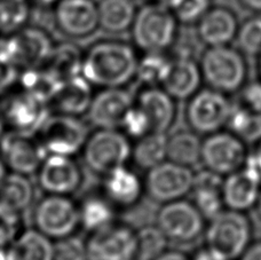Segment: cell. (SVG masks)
Instances as JSON below:
<instances>
[{
  "label": "cell",
  "instance_id": "cell-8",
  "mask_svg": "<svg viewBox=\"0 0 261 260\" xmlns=\"http://www.w3.org/2000/svg\"><path fill=\"white\" fill-rule=\"evenodd\" d=\"M52 37L43 28L27 25L16 34L0 39V58L18 70L44 67L54 48Z\"/></svg>",
  "mask_w": 261,
  "mask_h": 260
},
{
  "label": "cell",
  "instance_id": "cell-40",
  "mask_svg": "<svg viewBox=\"0 0 261 260\" xmlns=\"http://www.w3.org/2000/svg\"><path fill=\"white\" fill-rule=\"evenodd\" d=\"M119 128L133 141L152 131L148 116L135 103L126 111Z\"/></svg>",
  "mask_w": 261,
  "mask_h": 260
},
{
  "label": "cell",
  "instance_id": "cell-18",
  "mask_svg": "<svg viewBox=\"0 0 261 260\" xmlns=\"http://www.w3.org/2000/svg\"><path fill=\"white\" fill-rule=\"evenodd\" d=\"M134 105V94L126 87L100 88L86 114L95 128H119L126 111Z\"/></svg>",
  "mask_w": 261,
  "mask_h": 260
},
{
  "label": "cell",
  "instance_id": "cell-36",
  "mask_svg": "<svg viewBox=\"0 0 261 260\" xmlns=\"http://www.w3.org/2000/svg\"><path fill=\"white\" fill-rule=\"evenodd\" d=\"M239 49L244 55L260 57L261 55V17L246 18L239 27L236 35Z\"/></svg>",
  "mask_w": 261,
  "mask_h": 260
},
{
  "label": "cell",
  "instance_id": "cell-34",
  "mask_svg": "<svg viewBox=\"0 0 261 260\" xmlns=\"http://www.w3.org/2000/svg\"><path fill=\"white\" fill-rule=\"evenodd\" d=\"M173 58L169 52L140 53L135 81L140 86H162L166 80Z\"/></svg>",
  "mask_w": 261,
  "mask_h": 260
},
{
  "label": "cell",
  "instance_id": "cell-9",
  "mask_svg": "<svg viewBox=\"0 0 261 260\" xmlns=\"http://www.w3.org/2000/svg\"><path fill=\"white\" fill-rule=\"evenodd\" d=\"M88 125L83 117L50 113L37 136L47 155L74 157L81 154L90 136Z\"/></svg>",
  "mask_w": 261,
  "mask_h": 260
},
{
  "label": "cell",
  "instance_id": "cell-14",
  "mask_svg": "<svg viewBox=\"0 0 261 260\" xmlns=\"http://www.w3.org/2000/svg\"><path fill=\"white\" fill-rule=\"evenodd\" d=\"M0 156L9 172L31 176L48 155L37 133L6 129L0 139Z\"/></svg>",
  "mask_w": 261,
  "mask_h": 260
},
{
  "label": "cell",
  "instance_id": "cell-26",
  "mask_svg": "<svg viewBox=\"0 0 261 260\" xmlns=\"http://www.w3.org/2000/svg\"><path fill=\"white\" fill-rule=\"evenodd\" d=\"M78 203L82 229L86 233L100 229L117 220L119 211L105 196L101 189L86 193Z\"/></svg>",
  "mask_w": 261,
  "mask_h": 260
},
{
  "label": "cell",
  "instance_id": "cell-24",
  "mask_svg": "<svg viewBox=\"0 0 261 260\" xmlns=\"http://www.w3.org/2000/svg\"><path fill=\"white\" fill-rule=\"evenodd\" d=\"M261 181L246 172L244 169L227 175L223 180L222 198L229 210L245 212L257 204L261 188Z\"/></svg>",
  "mask_w": 261,
  "mask_h": 260
},
{
  "label": "cell",
  "instance_id": "cell-54",
  "mask_svg": "<svg viewBox=\"0 0 261 260\" xmlns=\"http://www.w3.org/2000/svg\"><path fill=\"white\" fill-rule=\"evenodd\" d=\"M259 71H260V76H261V55H260V61H259Z\"/></svg>",
  "mask_w": 261,
  "mask_h": 260
},
{
  "label": "cell",
  "instance_id": "cell-7",
  "mask_svg": "<svg viewBox=\"0 0 261 260\" xmlns=\"http://www.w3.org/2000/svg\"><path fill=\"white\" fill-rule=\"evenodd\" d=\"M252 240V225L243 212L223 210L210 220L205 229L208 248L227 260L239 259Z\"/></svg>",
  "mask_w": 261,
  "mask_h": 260
},
{
  "label": "cell",
  "instance_id": "cell-17",
  "mask_svg": "<svg viewBox=\"0 0 261 260\" xmlns=\"http://www.w3.org/2000/svg\"><path fill=\"white\" fill-rule=\"evenodd\" d=\"M53 20L62 35L84 39L100 28L95 0H58L53 6Z\"/></svg>",
  "mask_w": 261,
  "mask_h": 260
},
{
  "label": "cell",
  "instance_id": "cell-2",
  "mask_svg": "<svg viewBox=\"0 0 261 260\" xmlns=\"http://www.w3.org/2000/svg\"><path fill=\"white\" fill-rule=\"evenodd\" d=\"M180 23L164 3H146L138 8L130 27L132 44L140 53L169 52L179 37Z\"/></svg>",
  "mask_w": 261,
  "mask_h": 260
},
{
  "label": "cell",
  "instance_id": "cell-19",
  "mask_svg": "<svg viewBox=\"0 0 261 260\" xmlns=\"http://www.w3.org/2000/svg\"><path fill=\"white\" fill-rule=\"evenodd\" d=\"M101 192L118 211H129L141 203L144 192L143 179L128 164L102 176Z\"/></svg>",
  "mask_w": 261,
  "mask_h": 260
},
{
  "label": "cell",
  "instance_id": "cell-38",
  "mask_svg": "<svg viewBox=\"0 0 261 260\" xmlns=\"http://www.w3.org/2000/svg\"><path fill=\"white\" fill-rule=\"evenodd\" d=\"M22 213L0 201V248H7L24 230Z\"/></svg>",
  "mask_w": 261,
  "mask_h": 260
},
{
  "label": "cell",
  "instance_id": "cell-25",
  "mask_svg": "<svg viewBox=\"0 0 261 260\" xmlns=\"http://www.w3.org/2000/svg\"><path fill=\"white\" fill-rule=\"evenodd\" d=\"M222 175L211 170H202L195 173L192 190L193 203L206 220L218 216L226 207L222 198Z\"/></svg>",
  "mask_w": 261,
  "mask_h": 260
},
{
  "label": "cell",
  "instance_id": "cell-41",
  "mask_svg": "<svg viewBox=\"0 0 261 260\" xmlns=\"http://www.w3.org/2000/svg\"><path fill=\"white\" fill-rule=\"evenodd\" d=\"M55 260H87L84 240L76 235L55 242Z\"/></svg>",
  "mask_w": 261,
  "mask_h": 260
},
{
  "label": "cell",
  "instance_id": "cell-21",
  "mask_svg": "<svg viewBox=\"0 0 261 260\" xmlns=\"http://www.w3.org/2000/svg\"><path fill=\"white\" fill-rule=\"evenodd\" d=\"M240 23L236 14L225 6H211L196 23V34L207 47L226 46L236 39Z\"/></svg>",
  "mask_w": 261,
  "mask_h": 260
},
{
  "label": "cell",
  "instance_id": "cell-35",
  "mask_svg": "<svg viewBox=\"0 0 261 260\" xmlns=\"http://www.w3.org/2000/svg\"><path fill=\"white\" fill-rule=\"evenodd\" d=\"M31 0H0V39L28 25L31 16Z\"/></svg>",
  "mask_w": 261,
  "mask_h": 260
},
{
  "label": "cell",
  "instance_id": "cell-15",
  "mask_svg": "<svg viewBox=\"0 0 261 260\" xmlns=\"http://www.w3.org/2000/svg\"><path fill=\"white\" fill-rule=\"evenodd\" d=\"M248 152L245 142L231 132H216L202 141V162L205 169L228 175L243 166Z\"/></svg>",
  "mask_w": 261,
  "mask_h": 260
},
{
  "label": "cell",
  "instance_id": "cell-3",
  "mask_svg": "<svg viewBox=\"0 0 261 260\" xmlns=\"http://www.w3.org/2000/svg\"><path fill=\"white\" fill-rule=\"evenodd\" d=\"M34 228L54 242L76 236L82 229L79 203L71 196L45 194L32 206Z\"/></svg>",
  "mask_w": 261,
  "mask_h": 260
},
{
  "label": "cell",
  "instance_id": "cell-50",
  "mask_svg": "<svg viewBox=\"0 0 261 260\" xmlns=\"http://www.w3.org/2000/svg\"><path fill=\"white\" fill-rule=\"evenodd\" d=\"M6 174H7V168L4 163L2 156H0V184H2V181L4 180L5 175H6Z\"/></svg>",
  "mask_w": 261,
  "mask_h": 260
},
{
  "label": "cell",
  "instance_id": "cell-47",
  "mask_svg": "<svg viewBox=\"0 0 261 260\" xmlns=\"http://www.w3.org/2000/svg\"><path fill=\"white\" fill-rule=\"evenodd\" d=\"M240 260H261V241L251 243L240 257Z\"/></svg>",
  "mask_w": 261,
  "mask_h": 260
},
{
  "label": "cell",
  "instance_id": "cell-27",
  "mask_svg": "<svg viewBox=\"0 0 261 260\" xmlns=\"http://www.w3.org/2000/svg\"><path fill=\"white\" fill-rule=\"evenodd\" d=\"M7 254L8 260H55V242L32 227L7 247Z\"/></svg>",
  "mask_w": 261,
  "mask_h": 260
},
{
  "label": "cell",
  "instance_id": "cell-1",
  "mask_svg": "<svg viewBox=\"0 0 261 260\" xmlns=\"http://www.w3.org/2000/svg\"><path fill=\"white\" fill-rule=\"evenodd\" d=\"M140 54L133 44L105 39L84 52L82 75L94 87H125L135 81Z\"/></svg>",
  "mask_w": 261,
  "mask_h": 260
},
{
  "label": "cell",
  "instance_id": "cell-49",
  "mask_svg": "<svg viewBox=\"0 0 261 260\" xmlns=\"http://www.w3.org/2000/svg\"><path fill=\"white\" fill-rule=\"evenodd\" d=\"M31 2L40 7H53L58 0H31Z\"/></svg>",
  "mask_w": 261,
  "mask_h": 260
},
{
  "label": "cell",
  "instance_id": "cell-48",
  "mask_svg": "<svg viewBox=\"0 0 261 260\" xmlns=\"http://www.w3.org/2000/svg\"><path fill=\"white\" fill-rule=\"evenodd\" d=\"M242 7L255 14L261 13V0H239Z\"/></svg>",
  "mask_w": 261,
  "mask_h": 260
},
{
  "label": "cell",
  "instance_id": "cell-39",
  "mask_svg": "<svg viewBox=\"0 0 261 260\" xmlns=\"http://www.w3.org/2000/svg\"><path fill=\"white\" fill-rule=\"evenodd\" d=\"M166 4L184 25H196L211 7V0H169Z\"/></svg>",
  "mask_w": 261,
  "mask_h": 260
},
{
  "label": "cell",
  "instance_id": "cell-45",
  "mask_svg": "<svg viewBox=\"0 0 261 260\" xmlns=\"http://www.w3.org/2000/svg\"><path fill=\"white\" fill-rule=\"evenodd\" d=\"M151 260H192L187 253L179 250H164Z\"/></svg>",
  "mask_w": 261,
  "mask_h": 260
},
{
  "label": "cell",
  "instance_id": "cell-23",
  "mask_svg": "<svg viewBox=\"0 0 261 260\" xmlns=\"http://www.w3.org/2000/svg\"><path fill=\"white\" fill-rule=\"evenodd\" d=\"M202 82L199 63L194 58H173L169 75L162 87L176 101H184L200 90Z\"/></svg>",
  "mask_w": 261,
  "mask_h": 260
},
{
  "label": "cell",
  "instance_id": "cell-11",
  "mask_svg": "<svg viewBox=\"0 0 261 260\" xmlns=\"http://www.w3.org/2000/svg\"><path fill=\"white\" fill-rule=\"evenodd\" d=\"M205 218L193 201L181 198L161 204L155 217V225L169 242L192 244L205 234Z\"/></svg>",
  "mask_w": 261,
  "mask_h": 260
},
{
  "label": "cell",
  "instance_id": "cell-13",
  "mask_svg": "<svg viewBox=\"0 0 261 260\" xmlns=\"http://www.w3.org/2000/svg\"><path fill=\"white\" fill-rule=\"evenodd\" d=\"M195 173L192 168L166 160L144 174V192L151 202L165 204L192 193Z\"/></svg>",
  "mask_w": 261,
  "mask_h": 260
},
{
  "label": "cell",
  "instance_id": "cell-51",
  "mask_svg": "<svg viewBox=\"0 0 261 260\" xmlns=\"http://www.w3.org/2000/svg\"><path fill=\"white\" fill-rule=\"evenodd\" d=\"M255 209H257V213H258V216H259V218L261 219V193H260V196H259L258 202H257V204H255Z\"/></svg>",
  "mask_w": 261,
  "mask_h": 260
},
{
  "label": "cell",
  "instance_id": "cell-44",
  "mask_svg": "<svg viewBox=\"0 0 261 260\" xmlns=\"http://www.w3.org/2000/svg\"><path fill=\"white\" fill-rule=\"evenodd\" d=\"M242 169L248 171V172L250 174H252L254 178H257L258 180L261 181V140L258 143L257 149L246 156Z\"/></svg>",
  "mask_w": 261,
  "mask_h": 260
},
{
  "label": "cell",
  "instance_id": "cell-31",
  "mask_svg": "<svg viewBox=\"0 0 261 260\" xmlns=\"http://www.w3.org/2000/svg\"><path fill=\"white\" fill-rule=\"evenodd\" d=\"M84 52L76 44L62 41L54 45L47 63L45 67L52 71L60 81L82 75Z\"/></svg>",
  "mask_w": 261,
  "mask_h": 260
},
{
  "label": "cell",
  "instance_id": "cell-12",
  "mask_svg": "<svg viewBox=\"0 0 261 260\" xmlns=\"http://www.w3.org/2000/svg\"><path fill=\"white\" fill-rule=\"evenodd\" d=\"M232 103L227 94L211 87L196 92L187 100L185 117L189 128L199 136L221 131L227 125Z\"/></svg>",
  "mask_w": 261,
  "mask_h": 260
},
{
  "label": "cell",
  "instance_id": "cell-46",
  "mask_svg": "<svg viewBox=\"0 0 261 260\" xmlns=\"http://www.w3.org/2000/svg\"><path fill=\"white\" fill-rule=\"evenodd\" d=\"M192 260H227L225 257L221 256L220 253L217 252L216 250L208 248L200 249L199 251L196 252L195 256L192 258Z\"/></svg>",
  "mask_w": 261,
  "mask_h": 260
},
{
  "label": "cell",
  "instance_id": "cell-32",
  "mask_svg": "<svg viewBox=\"0 0 261 260\" xmlns=\"http://www.w3.org/2000/svg\"><path fill=\"white\" fill-rule=\"evenodd\" d=\"M202 141L192 129L173 133L167 139V160L192 168L200 162Z\"/></svg>",
  "mask_w": 261,
  "mask_h": 260
},
{
  "label": "cell",
  "instance_id": "cell-37",
  "mask_svg": "<svg viewBox=\"0 0 261 260\" xmlns=\"http://www.w3.org/2000/svg\"><path fill=\"white\" fill-rule=\"evenodd\" d=\"M140 253L139 260H151L167 249L169 240L156 225L141 226L138 229Z\"/></svg>",
  "mask_w": 261,
  "mask_h": 260
},
{
  "label": "cell",
  "instance_id": "cell-29",
  "mask_svg": "<svg viewBox=\"0 0 261 260\" xmlns=\"http://www.w3.org/2000/svg\"><path fill=\"white\" fill-rule=\"evenodd\" d=\"M169 134L151 131L135 140L132 147L130 163L143 172L151 170L167 160Z\"/></svg>",
  "mask_w": 261,
  "mask_h": 260
},
{
  "label": "cell",
  "instance_id": "cell-30",
  "mask_svg": "<svg viewBox=\"0 0 261 260\" xmlns=\"http://www.w3.org/2000/svg\"><path fill=\"white\" fill-rule=\"evenodd\" d=\"M0 201L21 213L34 206L36 187L30 175L7 172L0 184Z\"/></svg>",
  "mask_w": 261,
  "mask_h": 260
},
{
  "label": "cell",
  "instance_id": "cell-33",
  "mask_svg": "<svg viewBox=\"0 0 261 260\" xmlns=\"http://www.w3.org/2000/svg\"><path fill=\"white\" fill-rule=\"evenodd\" d=\"M61 83L52 71L44 66L21 70L16 84L49 106Z\"/></svg>",
  "mask_w": 261,
  "mask_h": 260
},
{
  "label": "cell",
  "instance_id": "cell-5",
  "mask_svg": "<svg viewBox=\"0 0 261 260\" xmlns=\"http://www.w3.org/2000/svg\"><path fill=\"white\" fill-rule=\"evenodd\" d=\"M203 82L225 94L242 90L248 78V63L240 49L229 45L207 47L199 61Z\"/></svg>",
  "mask_w": 261,
  "mask_h": 260
},
{
  "label": "cell",
  "instance_id": "cell-16",
  "mask_svg": "<svg viewBox=\"0 0 261 260\" xmlns=\"http://www.w3.org/2000/svg\"><path fill=\"white\" fill-rule=\"evenodd\" d=\"M37 184L44 194L71 196L85 181L81 164L74 157L48 155L36 173Z\"/></svg>",
  "mask_w": 261,
  "mask_h": 260
},
{
  "label": "cell",
  "instance_id": "cell-10",
  "mask_svg": "<svg viewBox=\"0 0 261 260\" xmlns=\"http://www.w3.org/2000/svg\"><path fill=\"white\" fill-rule=\"evenodd\" d=\"M50 113L46 102L17 84L0 95V118L6 129L37 133Z\"/></svg>",
  "mask_w": 261,
  "mask_h": 260
},
{
  "label": "cell",
  "instance_id": "cell-20",
  "mask_svg": "<svg viewBox=\"0 0 261 260\" xmlns=\"http://www.w3.org/2000/svg\"><path fill=\"white\" fill-rule=\"evenodd\" d=\"M134 103L148 116L151 129L169 133L178 119V103L162 86H140Z\"/></svg>",
  "mask_w": 261,
  "mask_h": 260
},
{
  "label": "cell",
  "instance_id": "cell-53",
  "mask_svg": "<svg viewBox=\"0 0 261 260\" xmlns=\"http://www.w3.org/2000/svg\"><path fill=\"white\" fill-rule=\"evenodd\" d=\"M143 2H146V3H164V4H166L167 2H169V0H143Z\"/></svg>",
  "mask_w": 261,
  "mask_h": 260
},
{
  "label": "cell",
  "instance_id": "cell-28",
  "mask_svg": "<svg viewBox=\"0 0 261 260\" xmlns=\"http://www.w3.org/2000/svg\"><path fill=\"white\" fill-rule=\"evenodd\" d=\"M138 8L135 0H97L100 29L113 35L129 31Z\"/></svg>",
  "mask_w": 261,
  "mask_h": 260
},
{
  "label": "cell",
  "instance_id": "cell-6",
  "mask_svg": "<svg viewBox=\"0 0 261 260\" xmlns=\"http://www.w3.org/2000/svg\"><path fill=\"white\" fill-rule=\"evenodd\" d=\"M84 245L87 260H139L138 229L118 219L86 233Z\"/></svg>",
  "mask_w": 261,
  "mask_h": 260
},
{
  "label": "cell",
  "instance_id": "cell-43",
  "mask_svg": "<svg viewBox=\"0 0 261 260\" xmlns=\"http://www.w3.org/2000/svg\"><path fill=\"white\" fill-rule=\"evenodd\" d=\"M20 70L3 58H0V95L16 85Z\"/></svg>",
  "mask_w": 261,
  "mask_h": 260
},
{
  "label": "cell",
  "instance_id": "cell-42",
  "mask_svg": "<svg viewBox=\"0 0 261 260\" xmlns=\"http://www.w3.org/2000/svg\"><path fill=\"white\" fill-rule=\"evenodd\" d=\"M241 103L254 113H261V82H251L242 87Z\"/></svg>",
  "mask_w": 261,
  "mask_h": 260
},
{
  "label": "cell",
  "instance_id": "cell-4",
  "mask_svg": "<svg viewBox=\"0 0 261 260\" xmlns=\"http://www.w3.org/2000/svg\"><path fill=\"white\" fill-rule=\"evenodd\" d=\"M132 147V140L120 128H95L81 154L86 169L102 178L110 171L129 164Z\"/></svg>",
  "mask_w": 261,
  "mask_h": 260
},
{
  "label": "cell",
  "instance_id": "cell-22",
  "mask_svg": "<svg viewBox=\"0 0 261 260\" xmlns=\"http://www.w3.org/2000/svg\"><path fill=\"white\" fill-rule=\"evenodd\" d=\"M93 88L94 86L83 75L62 82L49 102L50 111L77 117L86 116L95 94Z\"/></svg>",
  "mask_w": 261,
  "mask_h": 260
},
{
  "label": "cell",
  "instance_id": "cell-52",
  "mask_svg": "<svg viewBox=\"0 0 261 260\" xmlns=\"http://www.w3.org/2000/svg\"><path fill=\"white\" fill-rule=\"evenodd\" d=\"M5 132H6V126H5L4 123H3V120H2V118H0V139L3 138Z\"/></svg>",
  "mask_w": 261,
  "mask_h": 260
}]
</instances>
